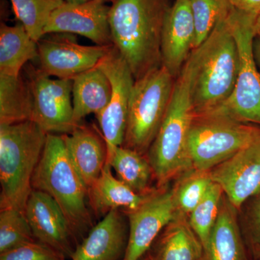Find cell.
<instances>
[{
    "label": "cell",
    "mask_w": 260,
    "mask_h": 260,
    "mask_svg": "<svg viewBox=\"0 0 260 260\" xmlns=\"http://www.w3.org/2000/svg\"><path fill=\"white\" fill-rule=\"evenodd\" d=\"M194 115L189 80L183 68L176 78L172 99L158 133L145 155L153 169L157 187L171 184L192 169L187 140Z\"/></svg>",
    "instance_id": "5b68a950"
},
{
    "label": "cell",
    "mask_w": 260,
    "mask_h": 260,
    "mask_svg": "<svg viewBox=\"0 0 260 260\" xmlns=\"http://www.w3.org/2000/svg\"><path fill=\"white\" fill-rule=\"evenodd\" d=\"M125 213L129 230L123 260H140L177 213L172 186L157 187L137 209Z\"/></svg>",
    "instance_id": "7c38bea8"
},
{
    "label": "cell",
    "mask_w": 260,
    "mask_h": 260,
    "mask_svg": "<svg viewBox=\"0 0 260 260\" xmlns=\"http://www.w3.org/2000/svg\"><path fill=\"white\" fill-rule=\"evenodd\" d=\"M189 2L196 30L195 48H197L208 39L218 24L229 14L232 6L229 0H189Z\"/></svg>",
    "instance_id": "f1b7e54d"
},
{
    "label": "cell",
    "mask_w": 260,
    "mask_h": 260,
    "mask_svg": "<svg viewBox=\"0 0 260 260\" xmlns=\"http://www.w3.org/2000/svg\"><path fill=\"white\" fill-rule=\"evenodd\" d=\"M214 182L239 209L260 191V139L210 170Z\"/></svg>",
    "instance_id": "9a60e30c"
},
{
    "label": "cell",
    "mask_w": 260,
    "mask_h": 260,
    "mask_svg": "<svg viewBox=\"0 0 260 260\" xmlns=\"http://www.w3.org/2000/svg\"><path fill=\"white\" fill-rule=\"evenodd\" d=\"M256 37H260V13L257 15L255 21Z\"/></svg>",
    "instance_id": "e575fe53"
},
{
    "label": "cell",
    "mask_w": 260,
    "mask_h": 260,
    "mask_svg": "<svg viewBox=\"0 0 260 260\" xmlns=\"http://www.w3.org/2000/svg\"><path fill=\"white\" fill-rule=\"evenodd\" d=\"M73 120L78 126L89 114L95 116L107 108L112 96L110 81L99 67L75 76L73 79Z\"/></svg>",
    "instance_id": "44dd1931"
},
{
    "label": "cell",
    "mask_w": 260,
    "mask_h": 260,
    "mask_svg": "<svg viewBox=\"0 0 260 260\" xmlns=\"http://www.w3.org/2000/svg\"><path fill=\"white\" fill-rule=\"evenodd\" d=\"M16 18L35 42L44 37L51 15L64 0H10Z\"/></svg>",
    "instance_id": "4316f807"
},
{
    "label": "cell",
    "mask_w": 260,
    "mask_h": 260,
    "mask_svg": "<svg viewBox=\"0 0 260 260\" xmlns=\"http://www.w3.org/2000/svg\"><path fill=\"white\" fill-rule=\"evenodd\" d=\"M254 56L260 69V37H255L254 42Z\"/></svg>",
    "instance_id": "836d02e7"
},
{
    "label": "cell",
    "mask_w": 260,
    "mask_h": 260,
    "mask_svg": "<svg viewBox=\"0 0 260 260\" xmlns=\"http://www.w3.org/2000/svg\"><path fill=\"white\" fill-rule=\"evenodd\" d=\"M212 182L210 171L193 168L176 179L172 187L177 213L188 218L203 199Z\"/></svg>",
    "instance_id": "484cf974"
},
{
    "label": "cell",
    "mask_w": 260,
    "mask_h": 260,
    "mask_svg": "<svg viewBox=\"0 0 260 260\" xmlns=\"http://www.w3.org/2000/svg\"><path fill=\"white\" fill-rule=\"evenodd\" d=\"M127 232L119 210H111L79 243L72 260H117L126 251Z\"/></svg>",
    "instance_id": "e0dca14e"
},
{
    "label": "cell",
    "mask_w": 260,
    "mask_h": 260,
    "mask_svg": "<svg viewBox=\"0 0 260 260\" xmlns=\"http://www.w3.org/2000/svg\"><path fill=\"white\" fill-rule=\"evenodd\" d=\"M202 260H251L239 228L238 210L225 194Z\"/></svg>",
    "instance_id": "ac0fdd59"
},
{
    "label": "cell",
    "mask_w": 260,
    "mask_h": 260,
    "mask_svg": "<svg viewBox=\"0 0 260 260\" xmlns=\"http://www.w3.org/2000/svg\"><path fill=\"white\" fill-rule=\"evenodd\" d=\"M230 13L195 48L184 64L194 114L220 107L232 95L237 83L239 52Z\"/></svg>",
    "instance_id": "7a4b0ae2"
},
{
    "label": "cell",
    "mask_w": 260,
    "mask_h": 260,
    "mask_svg": "<svg viewBox=\"0 0 260 260\" xmlns=\"http://www.w3.org/2000/svg\"><path fill=\"white\" fill-rule=\"evenodd\" d=\"M223 194L221 186L213 181L203 199L188 216L189 225L203 248L216 223Z\"/></svg>",
    "instance_id": "83f0119b"
},
{
    "label": "cell",
    "mask_w": 260,
    "mask_h": 260,
    "mask_svg": "<svg viewBox=\"0 0 260 260\" xmlns=\"http://www.w3.org/2000/svg\"><path fill=\"white\" fill-rule=\"evenodd\" d=\"M196 30L189 0H176L166 19L161 38L162 65L177 78L194 50Z\"/></svg>",
    "instance_id": "2e32d148"
},
{
    "label": "cell",
    "mask_w": 260,
    "mask_h": 260,
    "mask_svg": "<svg viewBox=\"0 0 260 260\" xmlns=\"http://www.w3.org/2000/svg\"><path fill=\"white\" fill-rule=\"evenodd\" d=\"M36 241L24 212L15 208L1 209L0 254Z\"/></svg>",
    "instance_id": "f546056e"
},
{
    "label": "cell",
    "mask_w": 260,
    "mask_h": 260,
    "mask_svg": "<svg viewBox=\"0 0 260 260\" xmlns=\"http://www.w3.org/2000/svg\"><path fill=\"white\" fill-rule=\"evenodd\" d=\"M256 17L234 8L231 11V22L239 58L237 83L230 97L210 112L260 126V72L254 51Z\"/></svg>",
    "instance_id": "ba28073f"
},
{
    "label": "cell",
    "mask_w": 260,
    "mask_h": 260,
    "mask_svg": "<svg viewBox=\"0 0 260 260\" xmlns=\"http://www.w3.org/2000/svg\"><path fill=\"white\" fill-rule=\"evenodd\" d=\"M238 210V221L251 260H260V191Z\"/></svg>",
    "instance_id": "4dcf8cb0"
},
{
    "label": "cell",
    "mask_w": 260,
    "mask_h": 260,
    "mask_svg": "<svg viewBox=\"0 0 260 260\" xmlns=\"http://www.w3.org/2000/svg\"><path fill=\"white\" fill-rule=\"evenodd\" d=\"M34 99L26 78L0 75V124L32 121Z\"/></svg>",
    "instance_id": "d4e9b609"
},
{
    "label": "cell",
    "mask_w": 260,
    "mask_h": 260,
    "mask_svg": "<svg viewBox=\"0 0 260 260\" xmlns=\"http://www.w3.org/2000/svg\"><path fill=\"white\" fill-rule=\"evenodd\" d=\"M63 135L70 158L88 190L107 164V143L95 129L82 124Z\"/></svg>",
    "instance_id": "d6986e66"
},
{
    "label": "cell",
    "mask_w": 260,
    "mask_h": 260,
    "mask_svg": "<svg viewBox=\"0 0 260 260\" xmlns=\"http://www.w3.org/2000/svg\"><path fill=\"white\" fill-rule=\"evenodd\" d=\"M61 254L51 247L36 242L28 243L0 254V260H64Z\"/></svg>",
    "instance_id": "1f68e13d"
},
{
    "label": "cell",
    "mask_w": 260,
    "mask_h": 260,
    "mask_svg": "<svg viewBox=\"0 0 260 260\" xmlns=\"http://www.w3.org/2000/svg\"><path fill=\"white\" fill-rule=\"evenodd\" d=\"M32 189L50 195L68 218L73 239L88 229V190L70 158L64 135L47 134L45 146L32 176Z\"/></svg>",
    "instance_id": "277c9868"
},
{
    "label": "cell",
    "mask_w": 260,
    "mask_h": 260,
    "mask_svg": "<svg viewBox=\"0 0 260 260\" xmlns=\"http://www.w3.org/2000/svg\"><path fill=\"white\" fill-rule=\"evenodd\" d=\"M34 99L32 121L49 134H70L73 120V80L52 79L39 68H25Z\"/></svg>",
    "instance_id": "9c48e42d"
},
{
    "label": "cell",
    "mask_w": 260,
    "mask_h": 260,
    "mask_svg": "<svg viewBox=\"0 0 260 260\" xmlns=\"http://www.w3.org/2000/svg\"><path fill=\"white\" fill-rule=\"evenodd\" d=\"M107 162L116 177L133 191L146 196L156 189L153 169L145 155L131 149L117 146L107 152Z\"/></svg>",
    "instance_id": "cb8c5ba5"
},
{
    "label": "cell",
    "mask_w": 260,
    "mask_h": 260,
    "mask_svg": "<svg viewBox=\"0 0 260 260\" xmlns=\"http://www.w3.org/2000/svg\"><path fill=\"white\" fill-rule=\"evenodd\" d=\"M47 133L34 121L0 124L1 209L25 211Z\"/></svg>",
    "instance_id": "3957f363"
},
{
    "label": "cell",
    "mask_w": 260,
    "mask_h": 260,
    "mask_svg": "<svg viewBox=\"0 0 260 260\" xmlns=\"http://www.w3.org/2000/svg\"><path fill=\"white\" fill-rule=\"evenodd\" d=\"M232 8L254 16H257L260 13V0H229Z\"/></svg>",
    "instance_id": "d6a6232c"
},
{
    "label": "cell",
    "mask_w": 260,
    "mask_h": 260,
    "mask_svg": "<svg viewBox=\"0 0 260 260\" xmlns=\"http://www.w3.org/2000/svg\"><path fill=\"white\" fill-rule=\"evenodd\" d=\"M175 80L162 65L135 80L121 146L146 155L167 113Z\"/></svg>",
    "instance_id": "52a82bcc"
},
{
    "label": "cell",
    "mask_w": 260,
    "mask_h": 260,
    "mask_svg": "<svg viewBox=\"0 0 260 260\" xmlns=\"http://www.w3.org/2000/svg\"><path fill=\"white\" fill-rule=\"evenodd\" d=\"M64 1L66 2V3L80 4V3H87V2L93 1V0H64ZM105 1H107V3H109V2H112V3H113L114 0H105Z\"/></svg>",
    "instance_id": "d590c367"
},
{
    "label": "cell",
    "mask_w": 260,
    "mask_h": 260,
    "mask_svg": "<svg viewBox=\"0 0 260 260\" xmlns=\"http://www.w3.org/2000/svg\"><path fill=\"white\" fill-rule=\"evenodd\" d=\"M105 0L87 3L64 2L51 15L44 36L56 32L78 34L99 46L113 45L109 26L110 6Z\"/></svg>",
    "instance_id": "4fadbf2b"
},
{
    "label": "cell",
    "mask_w": 260,
    "mask_h": 260,
    "mask_svg": "<svg viewBox=\"0 0 260 260\" xmlns=\"http://www.w3.org/2000/svg\"><path fill=\"white\" fill-rule=\"evenodd\" d=\"M140 260H151L150 259V258L149 257V256L148 255V254H145V255L144 256H143V258H142Z\"/></svg>",
    "instance_id": "8d00e7d4"
},
{
    "label": "cell",
    "mask_w": 260,
    "mask_h": 260,
    "mask_svg": "<svg viewBox=\"0 0 260 260\" xmlns=\"http://www.w3.org/2000/svg\"><path fill=\"white\" fill-rule=\"evenodd\" d=\"M25 217L38 242L45 244L63 257H71L73 235L68 218L55 200L32 189L25 206Z\"/></svg>",
    "instance_id": "5bb4252c"
},
{
    "label": "cell",
    "mask_w": 260,
    "mask_h": 260,
    "mask_svg": "<svg viewBox=\"0 0 260 260\" xmlns=\"http://www.w3.org/2000/svg\"><path fill=\"white\" fill-rule=\"evenodd\" d=\"M147 254L151 260H202L203 247L187 217L177 213Z\"/></svg>",
    "instance_id": "ffe728a7"
},
{
    "label": "cell",
    "mask_w": 260,
    "mask_h": 260,
    "mask_svg": "<svg viewBox=\"0 0 260 260\" xmlns=\"http://www.w3.org/2000/svg\"><path fill=\"white\" fill-rule=\"evenodd\" d=\"M260 139V126L215 112L194 114L187 140L193 169L210 171Z\"/></svg>",
    "instance_id": "8992f818"
},
{
    "label": "cell",
    "mask_w": 260,
    "mask_h": 260,
    "mask_svg": "<svg viewBox=\"0 0 260 260\" xmlns=\"http://www.w3.org/2000/svg\"><path fill=\"white\" fill-rule=\"evenodd\" d=\"M149 195V194H148ZM140 195L112 174L108 162L102 174L88 189V197L93 209L99 213L124 208L125 211L137 209L147 197Z\"/></svg>",
    "instance_id": "7402d4cb"
},
{
    "label": "cell",
    "mask_w": 260,
    "mask_h": 260,
    "mask_svg": "<svg viewBox=\"0 0 260 260\" xmlns=\"http://www.w3.org/2000/svg\"><path fill=\"white\" fill-rule=\"evenodd\" d=\"M39 69L49 76L72 79L96 67L110 46H83L74 34L56 32L37 42Z\"/></svg>",
    "instance_id": "8fae6325"
},
{
    "label": "cell",
    "mask_w": 260,
    "mask_h": 260,
    "mask_svg": "<svg viewBox=\"0 0 260 260\" xmlns=\"http://www.w3.org/2000/svg\"><path fill=\"white\" fill-rule=\"evenodd\" d=\"M172 0H114L109 10L113 45L135 80L162 66V28Z\"/></svg>",
    "instance_id": "6da1fadb"
},
{
    "label": "cell",
    "mask_w": 260,
    "mask_h": 260,
    "mask_svg": "<svg viewBox=\"0 0 260 260\" xmlns=\"http://www.w3.org/2000/svg\"><path fill=\"white\" fill-rule=\"evenodd\" d=\"M97 66L107 75L112 85L110 102L95 116L109 152L121 146L124 142L135 78L127 63L114 45Z\"/></svg>",
    "instance_id": "30bf717a"
},
{
    "label": "cell",
    "mask_w": 260,
    "mask_h": 260,
    "mask_svg": "<svg viewBox=\"0 0 260 260\" xmlns=\"http://www.w3.org/2000/svg\"><path fill=\"white\" fill-rule=\"evenodd\" d=\"M38 44L21 23L0 26V75L18 77L29 61L38 58Z\"/></svg>",
    "instance_id": "603a6c76"
}]
</instances>
